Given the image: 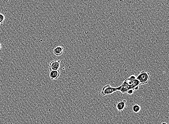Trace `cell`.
<instances>
[{"mask_svg": "<svg viewBox=\"0 0 169 124\" xmlns=\"http://www.w3.org/2000/svg\"><path fill=\"white\" fill-rule=\"evenodd\" d=\"M60 75V72L59 70L50 71V77L52 80L57 79L59 78Z\"/></svg>", "mask_w": 169, "mask_h": 124, "instance_id": "obj_5", "label": "cell"}, {"mask_svg": "<svg viewBox=\"0 0 169 124\" xmlns=\"http://www.w3.org/2000/svg\"><path fill=\"white\" fill-rule=\"evenodd\" d=\"M121 86L120 91L123 93H125L130 90H138L140 85L139 81L136 79V77L134 75H132L125 79Z\"/></svg>", "mask_w": 169, "mask_h": 124, "instance_id": "obj_1", "label": "cell"}, {"mask_svg": "<svg viewBox=\"0 0 169 124\" xmlns=\"http://www.w3.org/2000/svg\"><path fill=\"white\" fill-rule=\"evenodd\" d=\"M167 124V123H162V124Z\"/></svg>", "mask_w": 169, "mask_h": 124, "instance_id": "obj_12", "label": "cell"}, {"mask_svg": "<svg viewBox=\"0 0 169 124\" xmlns=\"http://www.w3.org/2000/svg\"><path fill=\"white\" fill-rule=\"evenodd\" d=\"M126 100H123L118 102L116 106L117 110L119 111L122 112L126 107Z\"/></svg>", "mask_w": 169, "mask_h": 124, "instance_id": "obj_6", "label": "cell"}, {"mask_svg": "<svg viewBox=\"0 0 169 124\" xmlns=\"http://www.w3.org/2000/svg\"><path fill=\"white\" fill-rule=\"evenodd\" d=\"M64 49V48L63 46H56L53 49L54 54L57 56L61 55L63 54Z\"/></svg>", "mask_w": 169, "mask_h": 124, "instance_id": "obj_7", "label": "cell"}, {"mask_svg": "<svg viewBox=\"0 0 169 124\" xmlns=\"http://www.w3.org/2000/svg\"><path fill=\"white\" fill-rule=\"evenodd\" d=\"M60 60H54L51 61L49 64V69L50 71L58 70L60 67Z\"/></svg>", "mask_w": 169, "mask_h": 124, "instance_id": "obj_4", "label": "cell"}, {"mask_svg": "<svg viewBox=\"0 0 169 124\" xmlns=\"http://www.w3.org/2000/svg\"><path fill=\"white\" fill-rule=\"evenodd\" d=\"M5 18L4 15L3 14L0 13V25H1L3 24Z\"/></svg>", "mask_w": 169, "mask_h": 124, "instance_id": "obj_9", "label": "cell"}, {"mask_svg": "<svg viewBox=\"0 0 169 124\" xmlns=\"http://www.w3.org/2000/svg\"><path fill=\"white\" fill-rule=\"evenodd\" d=\"M121 88V86L118 87H112L109 85H106L103 87L101 91L99 92V94H101L103 96L108 94H112L114 92L120 91Z\"/></svg>", "mask_w": 169, "mask_h": 124, "instance_id": "obj_2", "label": "cell"}, {"mask_svg": "<svg viewBox=\"0 0 169 124\" xmlns=\"http://www.w3.org/2000/svg\"><path fill=\"white\" fill-rule=\"evenodd\" d=\"M1 43H0V50L1 49Z\"/></svg>", "mask_w": 169, "mask_h": 124, "instance_id": "obj_11", "label": "cell"}, {"mask_svg": "<svg viewBox=\"0 0 169 124\" xmlns=\"http://www.w3.org/2000/svg\"><path fill=\"white\" fill-rule=\"evenodd\" d=\"M150 74L149 72L145 71H142L136 77V79L139 81L141 86L148 82L150 80Z\"/></svg>", "mask_w": 169, "mask_h": 124, "instance_id": "obj_3", "label": "cell"}, {"mask_svg": "<svg viewBox=\"0 0 169 124\" xmlns=\"http://www.w3.org/2000/svg\"><path fill=\"white\" fill-rule=\"evenodd\" d=\"M134 90H130L127 92V93L128 94H130V95H132V94L134 93Z\"/></svg>", "mask_w": 169, "mask_h": 124, "instance_id": "obj_10", "label": "cell"}, {"mask_svg": "<svg viewBox=\"0 0 169 124\" xmlns=\"http://www.w3.org/2000/svg\"><path fill=\"white\" fill-rule=\"evenodd\" d=\"M141 110V107L138 104H135L132 107V110L135 113H138Z\"/></svg>", "mask_w": 169, "mask_h": 124, "instance_id": "obj_8", "label": "cell"}]
</instances>
